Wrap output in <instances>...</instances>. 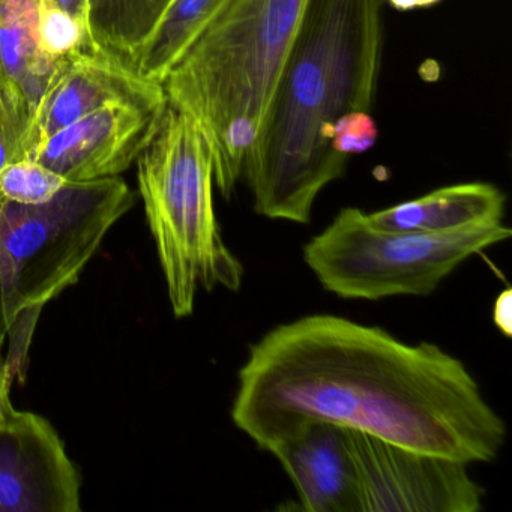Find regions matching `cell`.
Listing matches in <instances>:
<instances>
[{
  "mask_svg": "<svg viewBox=\"0 0 512 512\" xmlns=\"http://www.w3.org/2000/svg\"><path fill=\"white\" fill-rule=\"evenodd\" d=\"M37 35L40 49L55 59H65L80 50L100 46L91 29L50 0L40 2Z\"/></svg>",
  "mask_w": 512,
  "mask_h": 512,
  "instance_id": "16",
  "label": "cell"
},
{
  "mask_svg": "<svg viewBox=\"0 0 512 512\" xmlns=\"http://www.w3.org/2000/svg\"><path fill=\"white\" fill-rule=\"evenodd\" d=\"M136 163L139 193L175 317L193 314L200 290L239 292L245 269L221 235L214 164L199 125L167 101L160 127Z\"/></svg>",
  "mask_w": 512,
  "mask_h": 512,
  "instance_id": "4",
  "label": "cell"
},
{
  "mask_svg": "<svg viewBox=\"0 0 512 512\" xmlns=\"http://www.w3.org/2000/svg\"><path fill=\"white\" fill-rule=\"evenodd\" d=\"M163 103V85L137 74L122 56L104 46L80 50L65 58L35 116L28 139V158L64 128L110 103Z\"/></svg>",
  "mask_w": 512,
  "mask_h": 512,
  "instance_id": "10",
  "label": "cell"
},
{
  "mask_svg": "<svg viewBox=\"0 0 512 512\" xmlns=\"http://www.w3.org/2000/svg\"><path fill=\"white\" fill-rule=\"evenodd\" d=\"M269 452L295 485L299 509L359 512L355 466L343 428L314 422Z\"/></svg>",
  "mask_w": 512,
  "mask_h": 512,
  "instance_id": "12",
  "label": "cell"
},
{
  "mask_svg": "<svg viewBox=\"0 0 512 512\" xmlns=\"http://www.w3.org/2000/svg\"><path fill=\"white\" fill-rule=\"evenodd\" d=\"M359 512H478L485 490L469 464L344 430Z\"/></svg>",
  "mask_w": 512,
  "mask_h": 512,
  "instance_id": "7",
  "label": "cell"
},
{
  "mask_svg": "<svg viewBox=\"0 0 512 512\" xmlns=\"http://www.w3.org/2000/svg\"><path fill=\"white\" fill-rule=\"evenodd\" d=\"M133 205V191L119 176L68 182L41 205L0 197V335L37 323L44 305L79 281Z\"/></svg>",
  "mask_w": 512,
  "mask_h": 512,
  "instance_id": "5",
  "label": "cell"
},
{
  "mask_svg": "<svg viewBox=\"0 0 512 512\" xmlns=\"http://www.w3.org/2000/svg\"><path fill=\"white\" fill-rule=\"evenodd\" d=\"M227 0H166L142 37L122 55L134 71L161 83Z\"/></svg>",
  "mask_w": 512,
  "mask_h": 512,
  "instance_id": "14",
  "label": "cell"
},
{
  "mask_svg": "<svg viewBox=\"0 0 512 512\" xmlns=\"http://www.w3.org/2000/svg\"><path fill=\"white\" fill-rule=\"evenodd\" d=\"M232 421L266 452L314 422L466 464L496 460L506 440L461 359L334 314L283 323L250 347Z\"/></svg>",
  "mask_w": 512,
  "mask_h": 512,
  "instance_id": "1",
  "label": "cell"
},
{
  "mask_svg": "<svg viewBox=\"0 0 512 512\" xmlns=\"http://www.w3.org/2000/svg\"><path fill=\"white\" fill-rule=\"evenodd\" d=\"M166 107L167 101L106 104L53 134L34 160L73 184L118 178L145 151Z\"/></svg>",
  "mask_w": 512,
  "mask_h": 512,
  "instance_id": "9",
  "label": "cell"
},
{
  "mask_svg": "<svg viewBox=\"0 0 512 512\" xmlns=\"http://www.w3.org/2000/svg\"><path fill=\"white\" fill-rule=\"evenodd\" d=\"M385 0H310L244 178L256 214L310 224L319 194L346 175L335 122L371 112L383 53Z\"/></svg>",
  "mask_w": 512,
  "mask_h": 512,
  "instance_id": "2",
  "label": "cell"
},
{
  "mask_svg": "<svg viewBox=\"0 0 512 512\" xmlns=\"http://www.w3.org/2000/svg\"><path fill=\"white\" fill-rule=\"evenodd\" d=\"M511 235L503 223L439 235L389 232L376 229L362 209L343 208L305 244L304 260L338 298L428 296L461 263Z\"/></svg>",
  "mask_w": 512,
  "mask_h": 512,
  "instance_id": "6",
  "label": "cell"
},
{
  "mask_svg": "<svg viewBox=\"0 0 512 512\" xmlns=\"http://www.w3.org/2000/svg\"><path fill=\"white\" fill-rule=\"evenodd\" d=\"M506 196L488 182H464L367 214L376 229L389 232H460L472 227L500 224Z\"/></svg>",
  "mask_w": 512,
  "mask_h": 512,
  "instance_id": "13",
  "label": "cell"
},
{
  "mask_svg": "<svg viewBox=\"0 0 512 512\" xmlns=\"http://www.w3.org/2000/svg\"><path fill=\"white\" fill-rule=\"evenodd\" d=\"M80 509V475L53 425L23 410L0 422V512Z\"/></svg>",
  "mask_w": 512,
  "mask_h": 512,
  "instance_id": "8",
  "label": "cell"
},
{
  "mask_svg": "<svg viewBox=\"0 0 512 512\" xmlns=\"http://www.w3.org/2000/svg\"><path fill=\"white\" fill-rule=\"evenodd\" d=\"M19 160L16 145L11 136L10 124L5 116L4 107L0 104V172L8 166Z\"/></svg>",
  "mask_w": 512,
  "mask_h": 512,
  "instance_id": "20",
  "label": "cell"
},
{
  "mask_svg": "<svg viewBox=\"0 0 512 512\" xmlns=\"http://www.w3.org/2000/svg\"><path fill=\"white\" fill-rule=\"evenodd\" d=\"M493 322L505 337L512 334V290L506 287L499 293L493 307Z\"/></svg>",
  "mask_w": 512,
  "mask_h": 512,
  "instance_id": "19",
  "label": "cell"
},
{
  "mask_svg": "<svg viewBox=\"0 0 512 512\" xmlns=\"http://www.w3.org/2000/svg\"><path fill=\"white\" fill-rule=\"evenodd\" d=\"M379 128L371 112L356 110L341 116L331 133V145L337 154L350 158L364 154L376 145Z\"/></svg>",
  "mask_w": 512,
  "mask_h": 512,
  "instance_id": "17",
  "label": "cell"
},
{
  "mask_svg": "<svg viewBox=\"0 0 512 512\" xmlns=\"http://www.w3.org/2000/svg\"><path fill=\"white\" fill-rule=\"evenodd\" d=\"M310 0H227L173 67L167 101L194 119L230 199L244 175Z\"/></svg>",
  "mask_w": 512,
  "mask_h": 512,
  "instance_id": "3",
  "label": "cell"
},
{
  "mask_svg": "<svg viewBox=\"0 0 512 512\" xmlns=\"http://www.w3.org/2000/svg\"><path fill=\"white\" fill-rule=\"evenodd\" d=\"M385 2L391 5L395 11L409 13V11L422 10V8L436 7L442 0H385Z\"/></svg>",
  "mask_w": 512,
  "mask_h": 512,
  "instance_id": "22",
  "label": "cell"
},
{
  "mask_svg": "<svg viewBox=\"0 0 512 512\" xmlns=\"http://www.w3.org/2000/svg\"><path fill=\"white\" fill-rule=\"evenodd\" d=\"M67 184L40 161L23 158L0 172V197L20 205H41L52 200Z\"/></svg>",
  "mask_w": 512,
  "mask_h": 512,
  "instance_id": "15",
  "label": "cell"
},
{
  "mask_svg": "<svg viewBox=\"0 0 512 512\" xmlns=\"http://www.w3.org/2000/svg\"><path fill=\"white\" fill-rule=\"evenodd\" d=\"M41 0H0V104L10 124L19 160L38 109L65 59L46 55L38 44Z\"/></svg>",
  "mask_w": 512,
  "mask_h": 512,
  "instance_id": "11",
  "label": "cell"
},
{
  "mask_svg": "<svg viewBox=\"0 0 512 512\" xmlns=\"http://www.w3.org/2000/svg\"><path fill=\"white\" fill-rule=\"evenodd\" d=\"M7 337L0 335V422L8 421L17 413L16 407L11 401V385H13V374H11L8 361L4 358V344Z\"/></svg>",
  "mask_w": 512,
  "mask_h": 512,
  "instance_id": "18",
  "label": "cell"
},
{
  "mask_svg": "<svg viewBox=\"0 0 512 512\" xmlns=\"http://www.w3.org/2000/svg\"><path fill=\"white\" fill-rule=\"evenodd\" d=\"M56 7L67 11L86 28L91 29V0H50Z\"/></svg>",
  "mask_w": 512,
  "mask_h": 512,
  "instance_id": "21",
  "label": "cell"
}]
</instances>
